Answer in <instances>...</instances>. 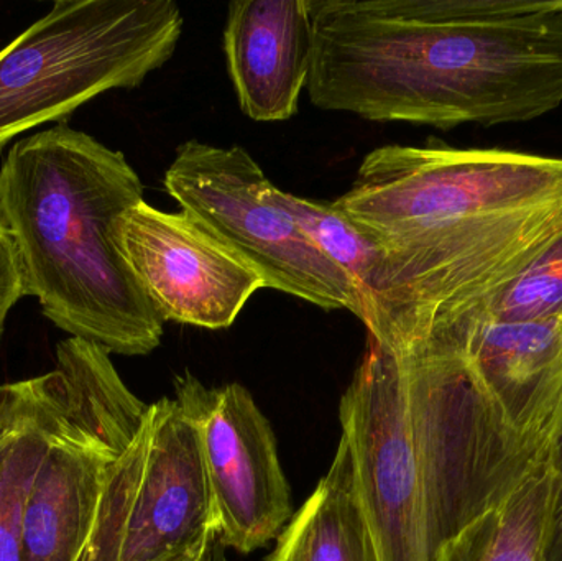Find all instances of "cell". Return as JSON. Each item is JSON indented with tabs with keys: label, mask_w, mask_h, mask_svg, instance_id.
Segmentation results:
<instances>
[{
	"label": "cell",
	"mask_w": 562,
	"mask_h": 561,
	"mask_svg": "<svg viewBox=\"0 0 562 561\" xmlns=\"http://www.w3.org/2000/svg\"><path fill=\"white\" fill-rule=\"evenodd\" d=\"M178 404L196 422L224 546L256 552L290 520V487L276 435L240 384L210 389L193 374L175 379Z\"/></svg>",
	"instance_id": "obj_8"
},
{
	"label": "cell",
	"mask_w": 562,
	"mask_h": 561,
	"mask_svg": "<svg viewBox=\"0 0 562 561\" xmlns=\"http://www.w3.org/2000/svg\"><path fill=\"white\" fill-rule=\"evenodd\" d=\"M321 111L449 128L562 104V0H307Z\"/></svg>",
	"instance_id": "obj_2"
},
{
	"label": "cell",
	"mask_w": 562,
	"mask_h": 561,
	"mask_svg": "<svg viewBox=\"0 0 562 561\" xmlns=\"http://www.w3.org/2000/svg\"><path fill=\"white\" fill-rule=\"evenodd\" d=\"M164 184L181 210L262 277L266 289L362 318L349 277L314 246L281 203L280 188L246 148L183 142Z\"/></svg>",
	"instance_id": "obj_7"
},
{
	"label": "cell",
	"mask_w": 562,
	"mask_h": 561,
	"mask_svg": "<svg viewBox=\"0 0 562 561\" xmlns=\"http://www.w3.org/2000/svg\"><path fill=\"white\" fill-rule=\"evenodd\" d=\"M115 246L165 323L224 329L266 289L262 277L200 221L147 201L119 217Z\"/></svg>",
	"instance_id": "obj_9"
},
{
	"label": "cell",
	"mask_w": 562,
	"mask_h": 561,
	"mask_svg": "<svg viewBox=\"0 0 562 561\" xmlns=\"http://www.w3.org/2000/svg\"><path fill=\"white\" fill-rule=\"evenodd\" d=\"M19 257L10 234L0 226V339L3 335L7 316L15 303L22 299Z\"/></svg>",
	"instance_id": "obj_18"
},
{
	"label": "cell",
	"mask_w": 562,
	"mask_h": 561,
	"mask_svg": "<svg viewBox=\"0 0 562 561\" xmlns=\"http://www.w3.org/2000/svg\"><path fill=\"white\" fill-rule=\"evenodd\" d=\"M270 561H379L346 438L340 437L326 476L281 532Z\"/></svg>",
	"instance_id": "obj_12"
},
{
	"label": "cell",
	"mask_w": 562,
	"mask_h": 561,
	"mask_svg": "<svg viewBox=\"0 0 562 561\" xmlns=\"http://www.w3.org/2000/svg\"><path fill=\"white\" fill-rule=\"evenodd\" d=\"M200 561H214L213 553H210V556L204 557V559H201Z\"/></svg>",
	"instance_id": "obj_19"
},
{
	"label": "cell",
	"mask_w": 562,
	"mask_h": 561,
	"mask_svg": "<svg viewBox=\"0 0 562 561\" xmlns=\"http://www.w3.org/2000/svg\"><path fill=\"white\" fill-rule=\"evenodd\" d=\"M429 338L462 356L515 431H554L562 415V315L527 323L458 318Z\"/></svg>",
	"instance_id": "obj_10"
},
{
	"label": "cell",
	"mask_w": 562,
	"mask_h": 561,
	"mask_svg": "<svg viewBox=\"0 0 562 561\" xmlns=\"http://www.w3.org/2000/svg\"><path fill=\"white\" fill-rule=\"evenodd\" d=\"M142 201L125 155L66 122L16 142L0 167V226L15 244L23 295L109 355L147 356L164 338L114 240L119 217Z\"/></svg>",
	"instance_id": "obj_3"
},
{
	"label": "cell",
	"mask_w": 562,
	"mask_h": 561,
	"mask_svg": "<svg viewBox=\"0 0 562 561\" xmlns=\"http://www.w3.org/2000/svg\"><path fill=\"white\" fill-rule=\"evenodd\" d=\"M548 494L547 536H544V561H562V415L554 428L548 450Z\"/></svg>",
	"instance_id": "obj_17"
},
{
	"label": "cell",
	"mask_w": 562,
	"mask_h": 561,
	"mask_svg": "<svg viewBox=\"0 0 562 561\" xmlns=\"http://www.w3.org/2000/svg\"><path fill=\"white\" fill-rule=\"evenodd\" d=\"M339 420L379 561H438L482 496L445 448L416 428L398 355L369 339Z\"/></svg>",
	"instance_id": "obj_4"
},
{
	"label": "cell",
	"mask_w": 562,
	"mask_h": 561,
	"mask_svg": "<svg viewBox=\"0 0 562 561\" xmlns=\"http://www.w3.org/2000/svg\"><path fill=\"white\" fill-rule=\"evenodd\" d=\"M56 362L68 372L65 405L30 438L0 496V561H22V526L26 496L36 471L52 445L68 427L78 408L82 389V339L68 338L56 348Z\"/></svg>",
	"instance_id": "obj_14"
},
{
	"label": "cell",
	"mask_w": 562,
	"mask_h": 561,
	"mask_svg": "<svg viewBox=\"0 0 562 561\" xmlns=\"http://www.w3.org/2000/svg\"><path fill=\"white\" fill-rule=\"evenodd\" d=\"M560 315H562V233L547 244L543 250L501 292L459 318L487 323H527Z\"/></svg>",
	"instance_id": "obj_16"
},
{
	"label": "cell",
	"mask_w": 562,
	"mask_h": 561,
	"mask_svg": "<svg viewBox=\"0 0 562 561\" xmlns=\"http://www.w3.org/2000/svg\"><path fill=\"white\" fill-rule=\"evenodd\" d=\"M280 201L314 246L349 277L362 306L360 322H366L382 270V254L376 244L353 226L333 201L311 200L283 190Z\"/></svg>",
	"instance_id": "obj_15"
},
{
	"label": "cell",
	"mask_w": 562,
	"mask_h": 561,
	"mask_svg": "<svg viewBox=\"0 0 562 561\" xmlns=\"http://www.w3.org/2000/svg\"><path fill=\"white\" fill-rule=\"evenodd\" d=\"M224 53L244 114L256 122L290 121L313 66L307 0L231 2Z\"/></svg>",
	"instance_id": "obj_11"
},
{
	"label": "cell",
	"mask_w": 562,
	"mask_h": 561,
	"mask_svg": "<svg viewBox=\"0 0 562 561\" xmlns=\"http://www.w3.org/2000/svg\"><path fill=\"white\" fill-rule=\"evenodd\" d=\"M333 204L382 254L369 339L406 355L501 292L562 233V158L383 145Z\"/></svg>",
	"instance_id": "obj_1"
},
{
	"label": "cell",
	"mask_w": 562,
	"mask_h": 561,
	"mask_svg": "<svg viewBox=\"0 0 562 561\" xmlns=\"http://www.w3.org/2000/svg\"><path fill=\"white\" fill-rule=\"evenodd\" d=\"M548 457L494 509L442 550L439 561H544Z\"/></svg>",
	"instance_id": "obj_13"
},
{
	"label": "cell",
	"mask_w": 562,
	"mask_h": 561,
	"mask_svg": "<svg viewBox=\"0 0 562 561\" xmlns=\"http://www.w3.org/2000/svg\"><path fill=\"white\" fill-rule=\"evenodd\" d=\"M184 19L173 0H58L0 49V150L95 96L140 86L175 55Z\"/></svg>",
	"instance_id": "obj_5"
},
{
	"label": "cell",
	"mask_w": 562,
	"mask_h": 561,
	"mask_svg": "<svg viewBox=\"0 0 562 561\" xmlns=\"http://www.w3.org/2000/svg\"><path fill=\"white\" fill-rule=\"evenodd\" d=\"M220 532L196 422L161 399L109 468L81 561H200Z\"/></svg>",
	"instance_id": "obj_6"
}]
</instances>
